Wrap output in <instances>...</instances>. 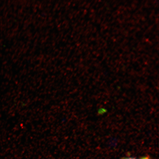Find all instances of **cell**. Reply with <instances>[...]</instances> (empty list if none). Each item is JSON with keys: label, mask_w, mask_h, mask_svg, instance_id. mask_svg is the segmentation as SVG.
I'll return each instance as SVG.
<instances>
[{"label": "cell", "mask_w": 159, "mask_h": 159, "mask_svg": "<svg viewBox=\"0 0 159 159\" xmlns=\"http://www.w3.org/2000/svg\"><path fill=\"white\" fill-rule=\"evenodd\" d=\"M140 159H150V158L148 157H143L141 158Z\"/></svg>", "instance_id": "6da1fadb"}, {"label": "cell", "mask_w": 159, "mask_h": 159, "mask_svg": "<svg viewBox=\"0 0 159 159\" xmlns=\"http://www.w3.org/2000/svg\"><path fill=\"white\" fill-rule=\"evenodd\" d=\"M122 159H135L134 158H124Z\"/></svg>", "instance_id": "7a4b0ae2"}]
</instances>
